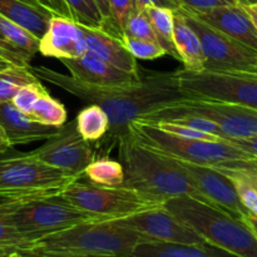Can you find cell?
<instances>
[{"mask_svg": "<svg viewBox=\"0 0 257 257\" xmlns=\"http://www.w3.org/2000/svg\"><path fill=\"white\" fill-rule=\"evenodd\" d=\"M135 10H145L147 7H161L168 8V9L177 10L180 5L176 0H133Z\"/></svg>", "mask_w": 257, "mask_h": 257, "instance_id": "ab89813d", "label": "cell"}, {"mask_svg": "<svg viewBox=\"0 0 257 257\" xmlns=\"http://www.w3.org/2000/svg\"><path fill=\"white\" fill-rule=\"evenodd\" d=\"M227 142L237 146L247 155L252 157V160H257V136L250 138H242V140H227Z\"/></svg>", "mask_w": 257, "mask_h": 257, "instance_id": "60d3db41", "label": "cell"}, {"mask_svg": "<svg viewBox=\"0 0 257 257\" xmlns=\"http://www.w3.org/2000/svg\"><path fill=\"white\" fill-rule=\"evenodd\" d=\"M216 168H217V170L225 171V172L238 176V177L245 180L247 183H250V185L257 191V171L248 170V168H241V167H225V166H220V167H216Z\"/></svg>", "mask_w": 257, "mask_h": 257, "instance_id": "f35d334b", "label": "cell"}, {"mask_svg": "<svg viewBox=\"0 0 257 257\" xmlns=\"http://www.w3.org/2000/svg\"><path fill=\"white\" fill-rule=\"evenodd\" d=\"M145 12L150 19L153 32L161 47L166 50L168 55L180 60L175 43H173V23H175L173 10L168 8L147 7Z\"/></svg>", "mask_w": 257, "mask_h": 257, "instance_id": "cb8c5ba5", "label": "cell"}, {"mask_svg": "<svg viewBox=\"0 0 257 257\" xmlns=\"http://www.w3.org/2000/svg\"><path fill=\"white\" fill-rule=\"evenodd\" d=\"M243 9L246 10L247 15L250 17L251 22H252L253 27L257 30V3L256 4H251V5H242Z\"/></svg>", "mask_w": 257, "mask_h": 257, "instance_id": "f6af8a7d", "label": "cell"}, {"mask_svg": "<svg viewBox=\"0 0 257 257\" xmlns=\"http://www.w3.org/2000/svg\"><path fill=\"white\" fill-rule=\"evenodd\" d=\"M178 85L192 98L235 103L257 110V70H176Z\"/></svg>", "mask_w": 257, "mask_h": 257, "instance_id": "ba28073f", "label": "cell"}, {"mask_svg": "<svg viewBox=\"0 0 257 257\" xmlns=\"http://www.w3.org/2000/svg\"><path fill=\"white\" fill-rule=\"evenodd\" d=\"M63 198L98 220H117L160 207L163 201L125 186H100L78 178L60 192Z\"/></svg>", "mask_w": 257, "mask_h": 257, "instance_id": "8992f818", "label": "cell"}, {"mask_svg": "<svg viewBox=\"0 0 257 257\" xmlns=\"http://www.w3.org/2000/svg\"><path fill=\"white\" fill-rule=\"evenodd\" d=\"M48 93V89L42 84V82L37 80V82L29 83V84L24 85L20 88L12 99V103L14 104L15 108L20 110L24 114L29 115L32 113L33 107H34L35 102L42 97L43 94Z\"/></svg>", "mask_w": 257, "mask_h": 257, "instance_id": "836d02e7", "label": "cell"}, {"mask_svg": "<svg viewBox=\"0 0 257 257\" xmlns=\"http://www.w3.org/2000/svg\"><path fill=\"white\" fill-rule=\"evenodd\" d=\"M124 37L137 38V39L151 40V42L158 43L155 32H153L152 25H151V22L145 10H135L130 15L124 27Z\"/></svg>", "mask_w": 257, "mask_h": 257, "instance_id": "1f68e13d", "label": "cell"}, {"mask_svg": "<svg viewBox=\"0 0 257 257\" xmlns=\"http://www.w3.org/2000/svg\"><path fill=\"white\" fill-rule=\"evenodd\" d=\"M0 37L29 63L39 52V39L3 15H0Z\"/></svg>", "mask_w": 257, "mask_h": 257, "instance_id": "d4e9b609", "label": "cell"}, {"mask_svg": "<svg viewBox=\"0 0 257 257\" xmlns=\"http://www.w3.org/2000/svg\"><path fill=\"white\" fill-rule=\"evenodd\" d=\"M30 70L38 79L62 88L87 104H97L107 113L109 130L97 143V147L104 155H108L122 138L130 135V125L133 120L192 98L180 88L176 72H146L137 83L103 87L87 84L47 67H30Z\"/></svg>", "mask_w": 257, "mask_h": 257, "instance_id": "6da1fadb", "label": "cell"}, {"mask_svg": "<svg viewBox=\"0 0 257 257\" xmlns=\"http://www.w3.org/2000/svg\"><path fill=\"white\" fill-rule=\"evenodd\" d=\"M15 203L0 206V247L15 248L19 252H23L30 241L25 238L13 223L12 211Z\"/></svg>", "mask_w": 257, "mask_h": 257, "instance_id": "4dcf8cb0", "label": "cell"}, {"mask_svg": "<svg viewBox=\"0 0 257 257\" xmlns=\"http://www.w3.org/2000/svg\"><path fill=\"white\" fill-rule=\"evenodd\" d=\"M178 10L198 35L205 57V70H257V50L213 29L181 8Z\"/></svg>", "mask_w": 257, "mask_h": 257, "instance_id": "30bf717a", "label": "cell"}, {"mask_svg": "<svg viewBox=\"0 0 257 257\" xmlns=\"http://www.w3.org/2000/svg\"><path fill=\"white\" fill-rule=\"evenodd\" d=\"M108 3H109V17L103 23L100 29L123 40L125 23L130 15L135 12L133 0H108Z\"/></svg>", "mask_w": 257, "mask_h": 257, "instance_id": "f546056e", "label": "cell"}, {"mask_svg": "<svg viewBox=\"0 0 257 257\" xmlns=\"http://www.w3.org/2000/svg\"><path fill=\"white\" fill-rule=\"evenodd\" d=\"M75 124L79 135L87 142L98 143L109 130V119L104 110L97 104H88L79 110L75 117Z\"/></svg>", "mask_w": 257, "mask_h": 257, "instance_id": "603a6c76", "label": "cell"}, {"mask_svg": "<svg viewBox=\"0 0 257 257\" xmlns=\"http://www.w3.org/2000/svg\"><path fill=\"white\" fill-rule=\"evenodd\" d=\"M113 221L141 233L148 240L183 245L207 243L192 228L188 227L172 212L166 210L163 205Z\"/></svg>", "mask_w": 257, "mask_h": 257, "instance_id": "4fadbf2b", "label": "cell"}, {"mask_svg": "<svg viewBox=\"0 0 257 257\" xmlns=\"http://www.w3.org/2000/svg\"><path fill=\"white\" fill-rule=\"evenodd\" d=\"M173 43L180 57V62L183 63V69L190 72L205 70V57L198 35L191 28L180 10H173Z\"/></svg>", "mask_w": 257, "mask_h": 257, "instance_id": "44dd1931", "label": "cell"}, {"mask_svg": "<svg viewBox=\"0 0 257 257\" xmlns=\"http://www.w3.org/2000/svg\"><path fill=\"white\" fill-rule=\"evenodd\" d=\"M12 65H18V67H30L29 62L24 57L19 54L15 50L5 48L0 45V70L5 69Z\"/></svg>", "mask_w": 257, "mask_h": 257, "instance_id": "74e56055", "label": "cell"}, {"mask_svg": "<svg viewBox=\"0 0 257 257\" xmlns=\"http://www.w3.org/2000/svg\"><path fill=\"white\" fill-rule=\"evenodd\" d=\"M88 52L80 24L55 14L39 39V53L55 59L79 58Z\"/></svg>", "mask_w": 257, "mask_h": 257, "instance_id": "9a60e30c", "label": "cell"}, {"mask_svg": "<svg viewBox=\"0 0 257 257\" xmlns=\"http://www.w3.org/2000/svg\"><path fill=\"white\" fill-rule=\"evenodd\" d=\"M143 241L148 238L113 220L89 221L33 240L22 253L37 257H127Z\"/></svg>", "mask_w": 257, "mask_h": 257, "instance_id": "3957f363", "label": "cell"}, {"mask_svg": "<svg viewBox=\"0 0 257 257\" xmlns=\"http://www.w3.org/2000/svg\"><path fill=\"white\" fill-rule=\"evenodd\" d=\"M53 195V193H50ZM45 195H29V193H19V192H0V206L9 205V203L22 202V201L30 200V198L40 197Z\"/></svg>", "mask_w": 257, "mask_h": 257, "instance_id": "b9f144b4", "label": "cell"}, {"mask_svg": "<svg viewBox=\"0 0 257 257\" xmlns=\"http://www.w3.org/2000/svg\"><path fill=\"white\" fill-rule=\"evenodd\" d=\"M82 178L33 157L29 152L0 158V192L50 195Z\"/></svg>", "mask_w": 257, "mask_h": 257, "instance_id": "9c48e42d", "label": "cell"}, {"mask_svg": "<svg viewBox=\"0 0 257 257\" xmlns=\"http://www.w3.org/2000/svg\"><path fill=\"white\" fill-rule=\"evenodd\" d=\"M225 167H241V168H248V170L257 171V160H247V161H235V162L226 163ZM220 167V166H218Z\"/></svg>", "mask_w": 257, "mask_h": 257, "instance_id": "7bdbcfd3", "label": "cell"}, {"mask_svg": "<svg viewBox=\"0 0 257 257\" xmlns=\"http://www.w3.org/2000/svg\"><path fill=\"white\" fill-rule=\"evenodd\" d=\"M29 153L47 165L79 177L95 158L89 142L78 132L75 119L65 122L54 137Z\"/></svg>", "mask_w": 257, "mask_h": 257, "instance_id": "7c38bea8", "label": "cell"}, {"mask_svg": "<svg viewBox=\"0 0 257 257\" xmlns=\"http://www.w3.org/2000/svg\"><path fill=\"white\" fill-rule=\"evenodd\" d=\"M216 168V167H215ZM220 172H222L223 175H226L227 177H230L232 180L233 185H235L236 191H237V195L240 197L241 203L243 205V207L248 211V213H251L252 216L257 217V191L250 183L246 182L245 180L240 178L238 176L232 175V173L225 172V171L218 170Z\"/></svg>", "mask_w": 257, "mask_h": 257, "instance_id": "e575fe53", "label": "cell"}, {"mask_svg": "<svg viewBox=\"0 0 257 257\" xmlns=\"http://www.w3.org/2000/svg\"><path fill=\"white\" fill-rule=\"evenodd\" d=\"M47 257H87V256H73V255H49Z\"/></svg>", "mask_w": 257, "mask_h": 257, "instance_id": "f5cc1de1", "label": "cell"}, {"mask_svg": "<svg viewBox=\"0 0 257 257\" xmlns=\"http://www.w3.org/2000/svg\"><path fill=\"white\" fill-rule=\"evenodd\" d=\"M180 8L186 10H207L212 8L223 7V5L236 4L235 0H176Z\"/></svg>", "mask_w": 257, "mask_h": 257, "instance_id": "8d00e7d4", "label": "cell"}, {"mask_svg": "<svg viewBox=\"0 0 257 257\" xmlns=\"http://www.w3.org/2000/svg\"><path fill=\"white\" fill-rule=\"evenodd\" d=\"M59 3L62 17L93 29L102 28L104 19L94 0H59Z\"/></svg>", "mask_w": 257, "mask_h": 257, "instance_id": "484cf974", "label": "cell"}, {"mask_svg": "<svg viewBox=\"0 0 257 257\" xmlns=\"http://www.w3.org/2000/svg\"><path fill=\"white\" fill-rule=\"evenodd\" d=\"M12 146L9 145V141H8L7 135H5L4 130H3L2 124H0V153H4L5 151H8V148H10Z\"/></svg>", "mask_w": 257, "mask_h": 257, "instance_id": "bcb514c9", "label": "cell"}, {"mask_svg": "<svg viewBox=\"0 0 257 257\" xmlns=\"http://www.w3.org/2000/svg\"><path fill=\"white\" fill-rule=\"evenodd\" d=\"M60 63L70 72V77L92 85H124L137 83L142 79V74L124 72L114 65L100 59L93 53L73 59H59Z\"/></svg>", "mask_w": 257, "mask_h": 257, "instance_id": "e0dca14e", "label": "cell"}, {"mask_svg": "<svg viewBox=\"0 0 257 257\" xmlns=\"http://www.w3.org/2000/svg\"><path fill=\"white\" fill-rule=\"evenodd\" d=\"M163 207L210 245L236 257H257V236L227 211L191 197L170 198Z\"/></svg>", "mask_w": 257, "mask_h": 257, "instance_id": "277c9868", "label": "cell"}, {"mask_svg": "<svg viewBox=\"0 0 257 257\" xmlns=\"http://www.w3.org/2000/svg\"><path fill=\"white\" fill-rule=\"evenodd\" d=\"M0 45H3V47H5V48H9V49H13V50H15L14 48H13L12 45H9V44H8V43L5 42V40L3 39L2 37H0ZM15 52H17V50H15ZM20 55H22V54H20ZM22 57H23V55H22Z\"/></svg>", "mask_w": 257, "mask_h": 257, "instance_id": "816d5d0a", "label": "cell"}, {"mask_svg": "<svg viewBox=\"0 0 257 257\" xmlns=\"http://www.w3.org/2000/svg\"><path fill=\"white\" fill-rule=\"evenodd\" d=\"M29 117L42 124L60 127L67 122L68 114L64 105L48 92L35 102Z\"/></svg>", "mask_w": 257, "mask_h": 257, "instance_id": "f1b7e54d", "label": "cell"}, {"mask_svg": "<svg viewBox=\"0 0 257 257\" xmlns=\"http://www.w3.org/2000/svg\"><path fill=\"white\" fill-rule=\"evenodd\" d=\"M43 2L47 3L58 15H60V3L59 0H43Z\"/></svg>", "mask_w": 257, "mask_h": 257, "instance_id": "c3c4849f", "label": "cell"}, {"mask_svg": "<svg viewBox=\"0 0 257 257\" xmlns=\"http://www.w3.org/2000/svg\"><path fill=\"white\" fill-rule=\"evenodd\" d=\"M15 248H9V247H0V257H9L12 253H14Z\"/></svg>", "mask_w": 257, "mask_h": 257, "instance_id": "681fc988", "label": "cell"}, {"mask_svg": "<svg viewBox=\"0 0 257 257\" xmlns=\"http://www.w3.org/2000/svg\"><path fill=\"white\" fill-rule=\"evenodd\" d=\"M12 221L15 228L32 242L78 223L100 220L73 206L58 192L15 203Z\"/></svg>", "mask_w": 257, "mask_h": 257, "instance_id": "52a82bcc", "label": "cell"}, {"mask_svg": "<svg viewBox=\"0 0 257 257\" xmlns=\"http://www.w3.org/2000/svg\"><path fill=\"white\" fill-rule=\"evenodd\" d=\"M181 113H191L218 125L223 141L242 140L257 136V110L235 103L190 98L168 105Z\"/></svg>", "mask_w": 257, "mask_h": 257, "instance_id": "8fae6325", "label": "cell"}, {"mask_svg": "<svg viewBox=\"0 0 257 257\" xmlns=\"http://www.w3.org/2000/svg\"><path fill=\"white\" fill-rule=\"evenodd\" d=\"M242 221L248 226V227L251 228V230H252V232L257 236V217H255V216H252V215H246L245 217L242 218Z\"/></svg>", "mask_w": 257, "mask_h": 257, "instance_id": "7dc6e473", "label": "cell"}, {"mask_svg": "<svg viewBox=\"0 0 257 257\" xmlns=\"http://www.w3.org/2000/svg\"><path fill=\"white\" fill-rule=\"evenodd\" d=\"M94 2L105 22L108 19V17H109V3H108V0H94Z\"/></svg>", "mask_w": 257, "mask_h": 257, "instance_id": "ee69618b", "label": "cell"}, {"mask_svg": "<svg viewBox=\"0 0 257 257\" xmlns=\"http://www.w3.org/2000/svg\"><path fill=\"white\" fill-rule=\"evenodd\" d=\"M123 44L128 49V52L136 58L141 60H155L157 58L166 55V50L161 47L158 43L151 42V40L137 39V38L124 37Z\"/></svg>", "mask_w": 257, "mask_h": 257, "instance_id": "d6a6232c", "label": "cell"}, {"mask_svg": "<svg viewBox=\"0 0 257 257\" xmlns=\"http://www.w3.org/2000/svg\"><path fill=\"white\" fill-rule=\"evenodd\" d=\"M177 161L181 163L196 188L211 205L227 211L240 220H242L246 215H251L241 203L235 185L230 177L211 166Z\"/></svg>", "mask_w": 257, "mask_h": 257, "instance_id": "5bb4252c", "label": "cell"}, {"mask_svg": "<svg viewBox=\"0 0 257 257\" xmlns=\"http://www.w3.org/2000/svg\"><path fill=\"white\" fill-rule=\"evenodd\" d=\"M235 2L240 5H251L256 4L257 0H235Z\"/></svg>", "mask_w": 257, "mask_h": 257, "instance_id": "f907efd6", "label": "cell"}, {"mask_svg": "<svg viewBox=\"0 0 257 257\" xmlns=\"http://www.w3.org/2000/svg\"><path fill=\"white\" fill-rule=\"evenodd\" d=\"M83 176L90 182L100 186H122L124 182L122 163L107 157L94 158L87 166Z\"/></svg>", "mask_w": 257, "mask_h": 257, "instance_id": "4316f807", "label": "cell"}, {"mask_svg": "<svg viewBox=\"0 0 257 257\" xmlns=\"http://www.w3.org/2000/svg\"><path fill=\"white\" fill-rule=\"evenodd\" d=\"M38 79L30 70V67L12 65L0 70V104L12 102L18 90Z\"/></svg>", "mask_w": 257, "mask_h": 257, "instance_id": "83f0119b", "label": "cell"}, {"mask_svg": "<svg viewBox=\"0 0 257 257\" xmlns=\"http://www.w3.org/2000/svg\"><path fill=\"white\" fill-rule=\"evenodd\" d=\"M183 10L222 34L257 50V30L242 5L236 3L201 12Z\"/></svg>", "mask_w": 257, "mask_h": 257, "instance_id": "2e32d148", "label": "cell"}, {"mask_svg": "<svg viewBox=\"0 0 257 257\" xmlns=\"http://www.w3.org/2000/svg\"><path fill=\"white\" fill-rule=\"evenodd\" d=\"M15 252H17V251H15ZM12 255H13V253H12ZM12 255H10V256H12ZM10 256H9V257H10Z\"/></svg>", "mask_w": 257, "mask_h": 257, "instance_id": "11a10c76", "label": "cell"}, {"mask_svg": "<svg viewBox=\"0 0 257 257\" xmlns=\"http://www.w3.org/2000/svg\"><path fill=\"white\" fill-rule=\"evenodd\" d=\"M39 257H47V256H39Z\"/></svg>", "mask_w": 257, "mask_h": 257, "instance_id": "db71d44e", "label": "cell"}, {"mask_svg": "<svg viewBox=\"0 0 257 257\" xmlns=\"http://www.w3.org/2000/svg\"><path fill=\"white\" fill-rule=\"evenodd\" d=\"M0 124L12 147L35 141L49 140L62 128V125H47L32 119L29 115L15 108L12 102L0 104Z\"/></svg>", "mask_w": 257, "mask_h": 257, "instance_id": "ac0fdd59", "label": "cell"}, {"mask_svg": "<svg viewBox=\"0 0 257 257\" xmlns=\"http://www.w3.org/2000/svg\"><path fill=\"white\" fill-rule=\"evenodd\" d=\"M80 27L84 34L88 52L93 53L100 59L114 65L118 69L140 74L141 70L137 59L128 52L122 40L108 34L102 29H93L84 25H80Z\"/></svg>", "mask_w": 257, "mask_h": 257, "instance_id": "ffe728a7", "label": "cell"}, {"mask_svg": "<svg viewBox=\"0 0 257 257\" xmlns=\"http://www.w3.org/2000/svg\"><path fill=\"white\" fill-rule=\"evenodd\" d=\"M127 257H236L221 248L206 245H183V243L143 241L138 243Z\"/></svg>", "mask_w": 257, "mask_h": 257, "instance_id": "7402d4cb", "label": "cell"}, {"mask_svg": "<svg viewBox=\"0 0 257 257\" xmlns=\"http://www.w3.org/2000/svg\"><path fill=\"white\" fill-rule=\"evenodd\" d=\"M130 132L138 142L151 150L175 160L195 165L218 167L235 161L252 160L245 151L227 141L188 140L177 137L156 127L152 123L141 119L131 123Z\"/></svg>", "mask_w": 257, "mask_h": 257, "instance_id": "5b68a950", "label": "cell"}, {"mask_svg": "<svg viewBox=\"0 0 257 257\" xmlns=\"http://www.w3.org/2000/svg\"><path fill=\"white\" fill-rule=\"evenodd\" d=\"M148 123H152V124H155L156 127L161 128L162 131L171 133V135L173 136H177V137L188 138V140L223 141V140H220L218 137H216V136L208 135V133L201 132V131L193 130V128L186 127V125L176 124V123H170V122H148Z\"/></svg>", "mask_w": 257, "mask_h": 257, "instance_id": "d590c367", "label": "cell"}, {"mask_svg": "<svg viewBox=\"0 0 257 257\" xmlns=\"http://www.w3.org/2000/svg\"><path fill=\"white\" fill-rule=\"evenodd\" d=\"M117 147L124 170L123 186L163 202L170 198L191 197L210 203L177 160L142 145L131 132L119 141Z\"/></svg>", "mask_w": 257, "mask_h": 257, "instance_id": "7a4b0ae2", "label": "cell"}, {"mask_svg": "<svg viewBox=\"0 0 257 257\" xmlns=\"http://www.w3.org/2000/svg\"><path fill=\"white\" fill-rule=\"evenodd\" d=\"M57 13L43 0H0V15L34 35H44L48 25Z\"/></svg>", "mask_w": 257, "mask_h": 257, "instance_id": "d6986e66", "label": "cell"}]
</instances>
